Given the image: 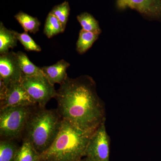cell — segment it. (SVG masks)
<instances>
[{
	"instance_id": "18",
	"label": "cell",
	"mask_w": 161,
	"mask_h": 161,
	"mask_svg": "<svg viewBox=\"0 0 161 161\" xmlns=\"http://www.w3.org/2000/svg\"><path fill=\"white\" fill-rule=\"evenodd\" d=\"M77 19L81 25L82 29L99 34L101 33L102 31L98 21L89 13L86 12L82 13L77 16Z\"/></svg>"
},
{
	"instance_id": "10",
	"label": "cell",
	"mask_w": 161,
	"mask_h": 161,
	"mask_svg": "<svg viewBox=\"0 0 161 161\" xmlns=\"http://www.w3.org/2000/svg\"><path fill=\"white\" fill-rule=\"evenodd\" d=\"M70 64L62 59L50 66L41 68L43 75L50 83L54 86L55 84H61L68 78L67 70Z\"/></svg>"
},
{
	"instance_id": "15",
	"label": "cell",
	"mask_w": 161,
	"mask_h": 161,
	"mask_svg": "<svg viewBox=\"0 0 161 161\" xmlns=\"http://www.w3.org/2000/svg\"><path fill=\"white\" fill-rule=\"evenodd\" d=\"M14 161H40V155L29 142L23 140Z\"/></svg>"
},
{
	"instance_id": "14",
	"label": "cell",
	"mask_w": 161,
	"mask_h": 161,
	"mask_svg": "<svg viewBox=\"0 0 161 161\" xmlns=\"http://www.w3.org/2000/svg\"><path fill=\"white\" fill-rule=\"evenodd\" d=\"M19 64L23 75L26 76H32L42 75L41 68L36 66L29 60L28 56L25 53L21 51L16 53Z\"/></svg>"
},
{
	"instance_id": "7",
	"label": "cell",
	"mask_w": 161,
	"mask_h": 161,
	"mask_svg": "<svg viewBox=\"0 0 161 161\" xmlns=\"http://www.w3.org/2000/svg\"><path fill=\"white\" fill-rule=\"evenodd\" d=\"M117 9L130 8L149 19L161 20V0H115Z\"/></svg>"
},
{
	"instance_id": "9",
	"label": "cell",
	"mask_w": 161,
	"mask_h": 161,
	"mask_svg": "<svg viewBox=\"0 0 161 161\" xmlns=\"http://www.w3.org/2000/svg\"><path fill=\"white\" fill-rule=\"evenodd\" d=\"M0 109L7 107L33 106L36 104L28 95L21 82L11 84L0 98Z\"/></svg>"
},
{
	"instance_id": "17",
	"label": "cell",
	"mask_w": 161,
	"mask_h": 161,
	"mask_svg": "<svg viewBox=\"0 0 161 161\" xmlns=\"http://www.w3.org/2000/svg\"><path fill=\"white\" fill-rule=\"evenodd\" d=\"M62 24L58 18L49 12L47 17L44 24V34L47 38H51L64 31Z\"/></svg>"
},
{
	"instance_id": "8",
	"label": "cell",
	"mask_w": 161,
	"mask_h": 161,
	"mask_svg": "<svg viewBox=\"0 0 161 161\" xmlns=\"http://www.w3.org/2000/svg\"><path fill=\"white\" fill-rule=\"evenodd\" d=\"M23 76L16 53L10 51L1 55L0 80L6 86L20 82Z\"/></svg>"
},
{
	"instance_id": "11",
	"label": "cell",
	"mask_w": 161,
	"mask_h": 161,
	"mask_svg": "<svg viewBox=\"0 0 161 161\" xmlns=\"http://www.w3.org/2000/svg\"><path fill=\"white\" fill-rule=\"evenodd\" d=\"M18 40L14 31L10 30L5 27L3 22L0 23V54L9 52L17 45Z\"/></svg>"
},
{
	"instance_id": "12",
	"label": "cell",
	"mask_w": 161,
	"mask_h": 161,
	"mask_svg": "<svg viewBox=\"0 0 161 161\" xmlns=\"http://www.w3.org/2000/svg\"><path fill=\"white\" fill-rule=\"evenodd\" d=\"M99 34L86 31L81 29L76 43V50L80 54L85 53L98 40Z\"/></svg>"
},
{
	"instance_id": "20",
	"label": "cell",
	"mask_w": 161,
	"mask_h": 161,
	"mask_svg": "<svg viewBox=\"0 0 161 161\" xmlns=\"http://www.w3.org/2000/svg\"><path fill=\"white\" fill-rule=\"evenodd\" d=\"M15 35L18 40L24 47V48L27 51H41V47L35 42L32 38L29 36L28 33L24 32L19 33L14 31Z\"/></svg>"
},
{
	"instance_id": "5",
	"label": "cell",
	"mask_w": 161,
	"mask_h": 161,
	"mask_svg": "<svg viewBox=\"0 0 161 161\" xmlns=\"http://www.w3.org/2000/svg\"><path fill=\"white\" fill-rule=\"evenodd\" d=\"M20 82L30 97L39 106L45 107L57 95L54 86L43 74L32 76L23 75Z\"/></svg>"
},
{
	"instance_id": "3",
	"label": "cell",
	"mask_w": 161,
	"mask_h": 161,
	"mask_svg": "<svg viewBox=\"0 0 161 161\" xmlns=\"http://www.w3.org/2000/svg\"><path fill=\"white\" fill-rule=\"evenodd\" d=\"M92 134L63 119L57 137L49 148L40 154V161H80L85 156Z\"/></svg>"
},
{
	"instance_id": "2",
	"label": "cell",
	"mask_w": 161,
	"mask_h": 161,
	"mask_svg": "<svg viewBox=\"0 0 161 161\" xmlns=\"http://www.w3.org/2000/svg\"><path fill=\"white\" fill-rule=\"evenodd\" d=\"M63 119L58 109H47L35 106L26 122L22 134L40 155L48 149L57 137Z\"/></svg>"
},
{
	"instance_id": "19",
	"label": "cell",
	"mask_w": 161,
	"mask_h": 161,
	"mask_svg": "<svg viewBox=\"0 0 161 161\" xmlns=\"http://www.w3.org/2000/svg\"><path fill=\"white\" fill-rule=\"evenodd\" d=\"M70 12V7L68 2H64L55 6L50 12L56 17L62 24L64 29L66 28L67 23L68 20Z\"/></svg>"
},
{
	"instance_id": "16",
	"label": "cell",
	"mask_w": 161,
	"mask_h": 161,
	"mask_svg": "<svg viewBox=\"0 0 161 161\" xmlns=\"http://www.w3.org/2000/svg\"><path fill=\"white\" fill-rule=\"evenodd\" d=\"M13 140H1L0 161H14L19 148Z\"/></svg>"
},
{
	"instance_id": "1",
	"label": "cell",
	"mask_w": 161,
	"mask_h": 161,
	"mask_svg": "<svg viewBox=\"0 0 161 161\" xmlns=\"http://www.w3.org/2000/svg\"><path fill=\"white\" fill-rule=\"evenodd\" d=\"M55 98L62 118L84 131L93 133L106 121L103 102L97 94L95 81L89 75L68 77Z\"/></svg>"
},
{
	"instance_id": "21",
	"label": "cell",
	"mask_w": 161,
	"mask_h": 161,
	"mask_svg": "<svg viewBox=\"0 0 161 161\" xmlns=\"http://www.w3.org/2000/svg\"><path fill=\"white\" fill-rule=\"evenodd\" d=\"M79 161H88V160L85 158L80 160Z\"/></svg>"
},
{
	"instance_id": "6",
	"label": "cell",
	"mask_w": 161,
	"mask_h": 161,
	"mask_svg": "<svg viewBox=\"0 0 161 161\" xmlns=\"http://www.w3.org/2000/svg\"><path fill=\"white\" fill-rule=\"evenodd\" d=\"M110 147V136L104 121L90 137L85 157L88 161H109Z\"/></svg>"
},
{
	"instance_id": "13",
	"label": "cell",
	"mask_w": 161,
	"mask_h": 161,
	"mask_svg": "<svg viewBox=\"0 0 161 161\" xmlns=\"http://www.w3.org/2000/svg\"><path fill=\"white\" fill-rule=\"evenodd\" d=\"M14 18L22 26L24 32L35 34L39 31L41 23L36 17L20 11L14 16Z\"/></svg>"
},
{
	"instance_id": "4",
	"label": "cell",
	"mask_w": 161,
	"mask_h": 161,
	"mask_svg": "<svg viewBox=\"0 0 161 161\" xmlns=\"http://www.w3.org/2000/svg\"><path fill=\"white\" fill-rule=\"evenodd\" d=\"M35 106L0 109L1 140H14L22 137L26 122Z\"/></svg>"
}]
</instances>
